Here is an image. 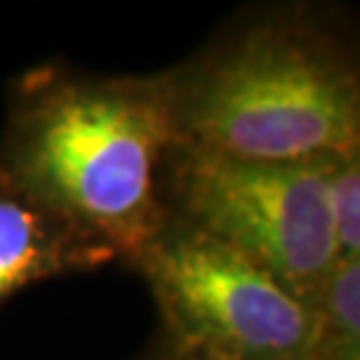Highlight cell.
I'll use <instances>...</instances> for the list:
<instances>
[{"label":"cell","instance_id":"obj_1","mask_svg":"<svg viewBox=\"0 0 360 360\" xmlns=\"http://www.w3.org/2000/svg\"><path fill=\"white\" fill-rule=\"evenodd\" d=\"M178 131L164 75L31 70L0 169L56 215L134 262L171 220L164 174Z\"/></svg>","mask_w":360,"mask_h":360},{"label":"cell","instance_id":"obj_2","mask_svg":"<svg viewBox=\"0 0 360 360\" xmlns=\"http://www.w3.org/2000/svg\"><path fill=\"white\" fill-rule=\"evenodd\" d=\"M164 82L178 148L250 162L360 153L354 56L295 12L255 21Z\"/></svg>","mask_w":360,"mask_h":360},{"label":"cell","instance_id":"obj_3","mask_svg":"<svg viewBox=\"0 0 360 360\" xmlns=\"http://www.w3.org/2000/svg\"><path fill=\"white\" fill-rule=\"evenodd\" d=\"M335 160L250 162L176 148L167 201L178 220L239 250L314 304L340 262L330 208Z\"/></svg>","mask_w":360,"mask_h":360},{"label":"cell","instance_id":"obj_4","mask_svg":"<svg viewBox=\"0 0 360 360\" xmlns=\"http://www.w3.org/2000/svg\"><path fill=\"white\" fill-rule=\"evenodd\" d=\"M134 264L153 288L178 351L220 360H307L314 304L174 213Z\"/></svg>","mask_w":360,"mask_h":360},{"label":"cell","instance_id":"obj_5","mask_svg":"<svg viewBox=\"0 0 360 360\" xmlns=\"http://www.w3.org/2000/svg\"><path fill=\"white\" fill-rule=\"evenodd\" d=\"M117 260L0 169V304L21 288Z\"/></svg>","mask_w":360,"mask_h":360},{"label":"cell","instance_id":"obj_6","mask_svg":"<svg viewBox=\"0 0 360 360\" xmlns=\"http://www.w3.org/2000/svg\"><path fill=\"white\" fill-rule=\"evenodd\" d=\"M307 360H360V260H340L314 302Z\"/></svg>","mask_w":360,"mask_h":360},{"label":"cell","instance_id":"obj_7","mask_svg":"<svg viewBox=\"0 0 360 360\" xmlns=\"http://www.w3.org/2000/svg\"><path fill=\"white\" fill-rule=\"evenodd\" d=\"M335 243L340 260H360V153L335 160L330 187Z\"/></svg>","mask_w":360,"mask_h":360},{"label":"cell","instance_id":"obj_8","mask_svg":"<svg viewBox=\"0 0 360 360\" xmlns=\"http://www.w3.org/2000/svg\"><path fill=\"white\" fill-rule=\"evenodd\" d=\"M174 360H220V358L199 354V351H178V349H176V358H174Z\"/></svg>","mask_w":360,"mask_h":360}]
</instances>
